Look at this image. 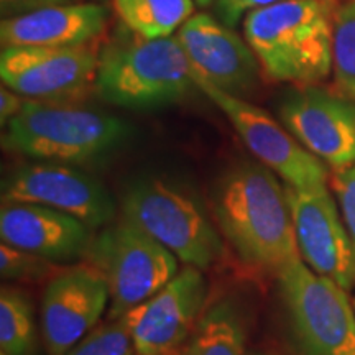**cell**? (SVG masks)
<instances>
[{"mask_svg":"<svg viewBox=\"0 0 355 355\" xmlns=\"http://www.w3.org/2000/svg\"><path fill=\"white\" fill-rule=\"evenodd\" d=\"M212 216L239 259L277 275L300 250L286 188L261 163L241 162L212 188Z\"/></svg>","mask_w":355,"mask_h":355,"instance_id":"cell-1","label":"cell"},{"mask_svg":"<svg viewBox=\"0 0 355 355\" xmlns=\"http://www.w3.org/2000/svg\"><path fill=\"white\" fill-rule=\"evenodd\" d=\"M334 15L332 0H283L248 13L243 33L266 76L313 84L332 69Z\"/></svg>","mask_w":355,"mask_h":355,"instance_id":"cell-2","label":"cell"},{"mask_svg":"<svg viewBox=\"0 0 355 355\" xmlns=\"http://www.w3.org/2000/svg\"><path fill=\"white\" fill-rule=\"evenodd\" d=\"M198 87L180 40L119 35L97 60L94 91L107 104L153 110L175 104Z\"/></svg>","mask_w":355,"mask_h":355,"instance_id":"cell-3","label":"cell"},{"mask_svg":"<svg viewBox=\"0 0 355 355\" xmlns=\"http://www.w3.org/2000/svg\"><path fill=\"white\" fill-rule=\"evenodd\" d=\"M122 219L165 245L184 265L209 270L225 257L214 216L189 186L165 176H141L121 199Z\"/></svg>","mask_w":355,"mask_h":355,"instance_id":"cell-4","label":"cell"},{"mask_svg":"<svg viewBox=\"0 0 355 355\" xmlns=\"http://www.w3.org/2000/svg\"><path fill=\"white\" fill-rule=\"evenodd\" d=\"M6 127L2 145L8 152L71 165L107 157L130 137V127L117 115L35 99H26Z\"/></svg>","mask_w":355,"mask_h":355,"instance_id":"cell-5","label":"cell"},{"mask_svg":"<svg viewBox=\"0 0 355 355\" xmlns=\"http://www.w3.org/2000/svg\"><path fill=\"white\" fill-rule=\"evenodd\" d=\"M285 337L293 355H355V308L347 290L303 259L277 273Z\"/></svg>","mask_w":355,"mask_h":355,"instance_id":"cell-6","label":"cell"},{"mask_svg":"<svg viewBox=\"0 0 355 355\" xmlns=\"http://www.w3.org/2000/svg\"><path fill=\"white\" fill-rule=\"evenodd\" d=\"M86 255L107 283L109 319L144 304L180 272L173 252L125 219L102 227Z\"/></svg>","mask_w":355,"mask_h":355,"instance_id":"cell-7","label":"cell"},{"mask_svg":"<svg viewBox=\"0 0 355 355\" xmlns=\"http://www.w3.org/2000/svg\"><path fill=\"white\" fill-rule=\"evenodd\" d=\"M194 79L199 91L229 119L252 155L282 178L286 186L296 189L327 186L329 166L306 150L282 122L243 97L220 91L196 74Z\"/></svg>","mask_w":355,"mask_h":355,"instance_id":"cell-8","label":"cell"},{"mask_svg":"<svg viewBox=\"0 0 355 355\" xmlns=\"http://www.w3.org/2000/svg\"><path fill=\"white\" fill-rule=\"evenodd\" d=\"M2 201L42 204L74 216L91 229L112 224L117 214V202L97 178L71 163L44 159L3 178Z\"/></svg>","mask_w":355,"mask_h":355,"instance_id":"cell-9","label":"cell"},{"mask_svg":"<svg viewBox=\"0 0 355 355\" xmlns=\"http://www.w3.org/2000/svg\"><path fill=\"white\" fill-rule=\"evenodd\" d=\"M99 55L81 46H3V86L26 99L71 102L94 87Z\"/></svg>","mask_w":355,"mask_h":355,"instance_id":"cell-10","label":"cell"},{"mask_svg":"<svg viewBox=\"0 0 355 355\" xmlns=\"http://www.w3.org/2000/svg\"><path fill=\"white\" fill-rule=\"evenodd\" d=\"M209 298L202 270L186 265L144 304L123 314L137 355H176L194 331Z\"/></svg>","mask_w":355,"mask_h":355,"instance_id":"cell-11","label":"cell"},{"mask_svg":"<svg viewBox=\"0 0 355 355\" xmlns=\"http://www.w3.org/2000/svg\"><path fill=\"white\" fill-rule=\"evenodd\" d=\"M278 117L331 170L355 165V101L349 96L301 84L279 102Z\"/></svg>","mask_w":355,"mask_h":355,"instance_id":"cell-12","label":"cell"},{"mask_svg":"<svg viewBox=\"0 0 355 355\" xmlns=\"http://www.w3.org/2000/svg\"><path fill=\"white\" fill-rule=\"evenodd\" d=\"M285 188L300 257L313 272L350 291L355 286V250L339 204L327 186Z\"/></svg>","mask_w":355,"mask_h":355,"instance_id":"cell-13","label":"cell"},{"mask_svg":"<svg viewBox=\"0 0 355 355\" xmlns=\"http://www.w3.org/2000/svg\"><path fill=\"white\" fill-rule=\"evenodd\" d=\"M109 288L94 265H76L55 275L42 298V336L50 355H63L96 327Z\"/></svg>","mask_w":355,"mask_h":355,"instance_id":"cell-14","label":"cell"},{"mask_svg":"<svg viewBox=\"0 0 355 355\" xmlns=\"http://www.w3.org/2000/svg\"><path fill=\"white\" fill-rule=\"evenodd\" d=\"M178 40L194 74L220 91L243 97L259 84L261 66L250 44L209 13L186 20Z\"/></svg>","mask_w":355,"mask_h":355,"instance_id":"cell-15","label":"cell"},{"mask_svg":"<svg viewBox=\"0 0 355 355\" xmlns=\"http://www.w3.org/2000/svg\"><path fill=\"white\" fill-rule=\"evenodd\" d=\"M92 237L83 220L42 204L6 202L0 209L2 242L53 263L86 255Z\"/></svg>","mask_w":355,"mask_h":355,"instance_id":"cell-16","label":"cell"},{"mask_svg":"<svg viewBox=\"0 0 355 355\" xmlns=\"http://www.w3.org/2000/svg\"><path fill=\"white\" fill-rule=\"evenodd\" d=\"M109 10L94 2L44 7L2 19L3 46H81L105 30Z\"/></svg>","mask_w":355,"mask_h":355,"instance_id":"cell-17","label":"cell"},{"mask_svg":"<svg viewBox=\"0 0 355 355\" xmlns=\"http://www.w3.org/2000/svg\"><path fill=\"white\" fill-rule=\"evenodd\" d=\"M247 336L245 306L235 296H222L204 309L176 355H248Z\"/></svg>","mask_w":355,"mask_h":355,"instance_id":"cell-18","label":"cell"},{"mask_svg":"<svg viewBox=\"0 0 355 355\" xmlns=\"http://www.w3.org/2000/svg\"><path fill=\"white\" fill-rule=\"evenodd\" d=\"M194 0H114L127 30L144 38H166L193 17Z\"/></svg>","mask_w":355,"mask_h":355,"instance_id":"cell-19","label":"cell"},{"mask_svg":"<svg viewBox=\"0 0 355 355\" xmlns=\"http://www.w3.org/2000/svg\"><path fill=\"white\" fill-rule=\"evenodd\" d=\"M35 340L33 306L19 288L0 290V350L7 355H30Z\"/></svg>","mask_w":355,"mask_h":355,"instance_id":"cell-20","label":"cell"},{"mask_svg":"<svg viewBox=\"0 0 355 355\" xmlns=\"http://www.w3.org/2000/svg\"><path fill=\"white\" fill-rule=\"evenodd\" d=\"M332 69L344 94L355 101V0H347L334 15Z\"/></svg>","mask_w":355,"mask_h":355,"instance_id":"cell-21","label":"cell"},{"mask_svg":"<svg viewBox=\"0 0 355 355\" xmlns=\"http://www.w3.org/2000/svg\"><path fill=\"white\" fill-rule=\"evenodd\" d=\"M132 332L125 318L110 319L107 324L94 327L63 355H133Z\"/></svg>","mask_w":355,"mask_h":355,"instance_id":"cell-22","label":"cell"},{"mask_svg":"<svg viewBox=\"0 0 355 355\" xmlns=\"http://www.w3.org/2000/svg\"><path fill=\"white\" fill-rule=\"evenodd\" d=\"M53 270V261L8 243L0 245V275L3 279L37 282L46 278Z\"/></svg>","mask_w":355,"mask_h":355,"instance_id":"cell-23","label":"cell"},{"mask_svg":"<svg viewBox=\"0 0 355 355\" xmlns=\"http://www.w3.org/2000/svg\"><path fill=\"white\" fill-rule=\"evenodd\" d=\"M332 188H334L337 204H339L345 229L355 250V165L334 171Z\"/></svg>","mask_w":355,"mask_h":355,"instance_id":"cell-24","label":"cell"},{"mask_svg":"<svg viewBox=\"0 0 355 355\" xmlns=\"http://www.w3.org/2000/svg\"><path fill=\"white\" fill-rule=\"evenodd\" d=\"M283 0H216V15L222 24L235 28L248 13L273 6Z\"/></svg>","mask_w":355,"mask_h":355,"instance_id":"cell-25","label":"cell"},{"mask_svg":"<svg viewBox=\"0 0 355 355\" xmlns=\"http://www.w3.org/2000/svg\"><path fill=\"white\" fill-rule=\"evenodd\" d=\"M78 2L79 0H0V13H2V19H10V17L24 15V13L40 10L44 7Z\"/></svg>","mask_w":355,"mask_h":355,"instance_id":"cell-26","label":"cell"},{"mask_svg":"<svg viewBox=\"0 0 355 355\" xmlns=\"http://www.w3.org/2000/svg\"><path fill=\"white\" fill-rule=\"evenodd\" d=\"M25 102L26 99H24V96L12 91L10 87L3 86L0 89V123H2V127H6L24 109Z\"/></svg>","mask_w":355,"mask_h":355,"instance_id":"cell-27","label":"cell"},{"mask_svg":"<svg viewBox=\"0 0 355 355\" xmlns=\"http://www.w3.org/2000/svg\"><path fill=\"white\" fill-rule=\"evenodd\" d=\"M194 2H196L199 7H209L211 3L216 2V0H194Z\"/></svg>","mask_w":355,"mask_h":355,"instance_id":"cell-28","label":"cell"},{"mask_svg":"<svg viewBox=\"0 0 355 355\" xmlns=\"http://www.w3.org/2000/svg\"><path fill=\"white\" fill-rule=\"evenodd\" d=\"M248 355H275V354L265 352V350H252V352H248Z\"/></svg>","mask_w":355,"mask_h":355,"instance_id":"cell-29","label":"cell"},{"mask_svg":"<svg viewBox=\"0 0 355 355\" xmlns=\"http://www.w3.org/2000/svg\"><path fill=\"white\" fill-rule=\"evenodd\" d=\"M0 355H7V354H3V352H0Z\"/></svg>","mask_w":355,"mask_h":355,"instance_id":"cell-30","label":"cell"},{"mask_svg":"<svg viewBox=\"0 0 355 355\" xmlns=\"http://www.w3.org/2000/svg\"><path fill=\"white\" fill-rule=\"evenodd\" d=\"M354 308H355V298H354Z\"/></svg>","mask_w":355,"mask_h":355,"instance_id":"cell-31","label":"cell"}]
</instances>
